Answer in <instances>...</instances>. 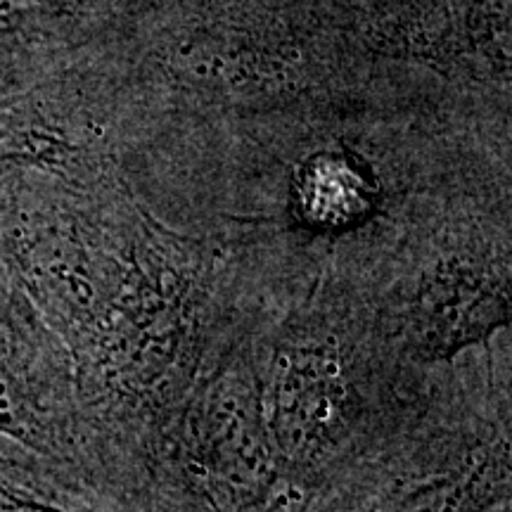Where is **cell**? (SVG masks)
I'll list each match as a JSON object with an SVG mask.
<instances>
[{"mask_svg":"<svg viewBox=\"0 0 512 512\" xmlns=\"http://www.w3.org/2000/svg\"><path fill=\"white\" fill-rule=\"evenodd\" d=\"M0 264L67 349L88 482L117 512L204 368L259 313L221 247L98 181L12 185Z\"/></svg>","mask_w":512,"mask_h":512,"instance_id":"1","label":"cell"},{"mask_svg":"<svg viewBox=\"0 0 512 512\" xmlns=\"http://www.w3.org/2000/svg\"><path fill=\"white\" fill-rule=\"evenodd\" d=\"M252 358L283 475L309 491L380 437L432 373L389 354L366 292L335 275L256 318Z\"/></svg>","mask_w":512,"mask_h":512,"instance_id":"2","label":"cell"},{"mask_svg":"<svg viewBox=\"0 0 512 512\" xmlns=\"http://www.w3.org/2000/svg\"><path fill=\"white\" fill-rule=\"evenodd\" d=\"M512 489L510 339L432 370L387 430L311 491L306 512H498Z\"/></svg>","mask_w":512,"mask_h":512,"instance_id":"3","label":"cell"},{"mask_svg":"<svg viewBox=\"0 0 512 512\" xmlns=\"http://www.w3.org/2000/svg\"><path fill=\"white\" fill-rule=\"evenodd\" d=\"M384 347L411 373L444 368L510 330L508 219H427L366 287Z\"/></svg>","mask_w":512,"mask_h":512,"instance_id":"4","label":"cell"},{"mask_svg":"<svg viewBox=\"0 0 512 512\" xmlns=\"http://www.w3.org/2000/svg\"><path fill=\"white\" fill-rule=\"evenodd\" d=\"M254 323L204 368L119 512H256L292 484L261 411Z\"/></svg>","mask_w":512,"mask_h":512,"instance_id":"5","label":"cell"},{"mask_svg":"<svg viewBox=\"0 0 512 512\" xmlns=\"http://www.w3.org/2000/svg\"><path fill=\"white\" fill-rule=\"evenodd\" d=\"M0 437L69 467L88 482L72 361L0 264ZM91 484V482H88Z\"/></svg>","mask_w":512,"mask_h":512,"instance_id":"6","label":"cell"},{"mask_svg":"<svg viewBox=\"0 0 512 512\" xmlns=\"http://www.w3.org/2000/svg\"><path fill=\"white\" fill-rule=\"evenodd\" d=\"M0 512H114L69 467L0 437Z\"/></svg>","mask_w":512,"mask_h":512,"instance_id":"7","label":"cell"},{"mask_svg":"<svg viewBox=\"0 0 512 512\" xmlns=\"http://www.w3.org/2000/svg\"><path fill=\"white\" fill-rule=\"evenodd\" d=\"M81 147L31 102H0V164L64 169Z\"/></svg>","mask_w":512,"mask_h":512,"instance_id":"8","label":"cell"},{"mask_svg":"<svg viewBox=\"0 0 512 512\" xmlns=\"http://www.w3.org/2000/svg\"><path fill=\"white\" fill-rule=\"evenodd\" d=\"M311 501V491L297 484H285L266 505L256 512H306Z\"/></svg>","mask_w":512,"mask_h":512,"instance_id":"9","label":"cell"}]
</instances>
